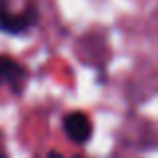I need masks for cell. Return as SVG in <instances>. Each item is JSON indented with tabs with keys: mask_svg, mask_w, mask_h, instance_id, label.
<instances>
[{
	"mask_svg": "<svg viewBox=\"0 0 158 158\" xmlns=\"http://www.w3.org/2000/svg\"><path fill=\"white\" fill-rule=\"evenodd\" d=\"M40 12L36 4H28L22 10H12L8 0H0V32L8 36H24L38 24Z\"/></svg>",
	"mask_w": 158,
	"mask_h": 158,
	"instance_id": "6da1fadb",
	"label": "cell"
},
{
	"mask_svg": "<svg viewBox=\"0 0 158 158\" xmlns=\"http://www.w3.org/2000/svg\"><path fill=\"white\" fill-rule=\"evenodd\" d=\"M28 80V70L16 58L0 54V88H8L12 94H20Z\"/></svg>",
	"mask_w": 158,
	"mask_h": 158,
	"instance_id": "7a4b0ae2",
	"label": "cell"
},
{
	"mask_svg": "<svg viewBox=\"0 0 158 158\" xmlns=\"http://www.w3.org/2000/svg\"><path fill=\"white\" fill-rule=\"evenodd\" d=\"M62 130L68 136L70 142L86 144L90 140V136H92L94 128H92V120L88 118L86 112L74 110V112H68V114L62 118Z\"/></svg>",
	"mask_w": 158,
	"mask_h": 158,
	"instance_id": "3957f363",
	"label": "cell"
},
{
	"mask_svg": "<svg viewBox=\"0 0 158 158\" xmlns=\"http://www.w3.org/2000/svg\"><path fill=\"white\" fill-rule=\"evenodd\" d=\"M48 158H64V156L58 154V152H50V154H48Z\"/></svg>",
	"mask_w": 158,
	"mask_h": 158,
	"instance_id": "277c9868",
	"label": "cell"
},
{
	"mask_svg": "<svg viewBox=\"0 0 158 158\" xmlns=\"http://www.w3.org/2000/svg\"><path fill=\"white\" fill-rule=\"evenodd\" d=\"M70 158H86V156H82V154H74V156H70Z\"/></svg>",
	"mask_w": 158,
	"mask_h": 158,
	"instance_id": "5b68a950",
	"label": "cell"
}]
</instances>
